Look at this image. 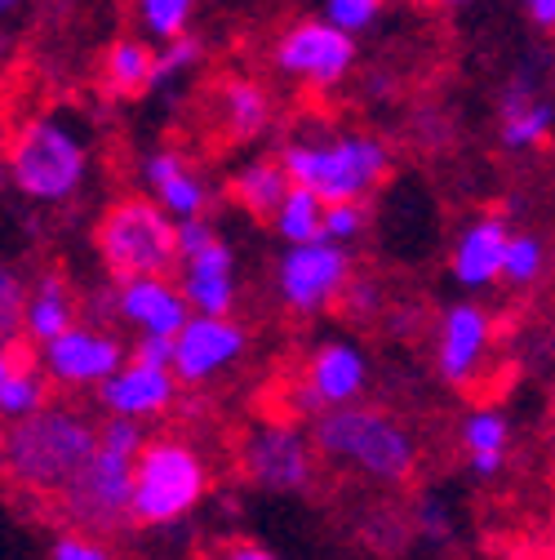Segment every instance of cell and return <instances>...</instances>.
Listing matches in <instances>:
<instances>
[{
	"label": "cell",
	"instance_id": "cell-10",
	"mask_svg": "<svg viewBox=\"0 0 555 560\" xmlns=\"http://www.w3.org/2000/svg\"><path fill=\"white\" fill-rule=\"evenodd\" d=\"M275 72L307 90H333L356 72V36L333 27L329 19L290 23L271 49Z\"/></svg>",
	"mask_w": 555,
	"mask_h": 560
},
{
	"label": "cell",
	"instance_id": "cell-40",
	"mask_svg": "<svg viewBox=\"0 0 555 560\" xmlns=\"http://www.w3.org/2000/svg\"><path fill=\"white\" fill-rule=\"evenodd\" d=\"M223 551H227V556H245V560H267V556H271L267 542H227Z\"/></svg>",
	"mask_w": 555,
	"mask_h": 560
},
{
	"label": "cell",
	"instance_id": "cell-42",
	"mask_svg": "<svg viewBox=\"0 0 555 560\" xmlns=\"http://www.w3.org/2000/svg\"><path fill=\"white\" fill-rule=\"evenodd\" d=\"M10 183H14V178H10V156H5V152H0V191H5Z\"/></svg>",
	"mask_w": 555,
	"mask_h": 560
},
{
	"label": "cell",
	"instance_id": "cell-31",
	"mask_svg": "<svg viewBox=\"0 0 555 560\" xmlns=\"http://www.w3.org/2000/svg\"><path fill=\"white\" fill-rule=\"evenodd\" d=\"M27 290H32V280L14 262H0V338H10V342L23 338Z\"/></svg>",
	"mask_w": 555,
	"mask_h": 560
},
{
	"label": "cell",
	"instance_id": "cell-44",
	"mask_svg": "<svg viewBox=\"0 0 555 560\" xmlns=\"http://www.w3.org/2000/svg\"><path fill=\"white\" fill-rule=\"evenodd\" d=\"M0 445H5V418H0Z\"/></svg>",
	"mask_w": 555,
	"mask_h": 560
},
{
	"label": "cell",
	"instance_id": "cell-6",
	"mask_svg": "<svg viewBox=\"0 0 555 560\" xmlns=\"http://www.w3.org/2000/svg\"><path fill=\"white\" fill-rule=\"evenodd\" d=\"M210 494V458L182 436H147L133 463L129 516L143 529H169L187 521Z\"/></svg>",
	"mask_w": 555,
	"mask_h": 560
},
{
	"label": "cell",
	"instance_id": "cell-25",
	"mask_svg": "<svg viewBox=\"0 0 555 560\" xmlns=\"http://www.w3.org/2000/svg\"><path fill=\"white\" fill-rule=\"evenodd\" d=\"M152 67H156V49L147 36H120L107 45L98 77L111 98H138L152 90Z\"/></svg>",
	"mask_w": 555,
	"mask_h": 560
},
{
	"label": "cell",
	"instance_id": "cell-28",
	"mask_svg": "<svg viewBox=\"0 0 555 560\" xmlns=\"http://www.w3.org/2000/svg\"><path fill=\"white\" fill-rule=\"evenodd\" d=\"M200 10V0H133V19H138V32L147 40H169V36H182L191 32V19Z\"/></svg>",
	"mask_w": 555,
	"mask_h": 560
},
{
	"label": "cell",
	"instance_id": "cell-19",
	"mask_svg": "<svg viewBox=\"0 0 555 560\" xmlns=\"http://www.w3.org/2000/svg\"><path fill=\"white\" fill-rule=\"evenodd\" d=\"M507 241H511V223L503 214H480L471 219L453 249H449V271L462 290L480 294L503 285V262H507Z\"/></svg>",
	"mask_w": 555,
	"mask_h": 560
},
{
	"label": "cell",
	"instance_id": "cell-21",
	"mask_svg": "<svg viewBox=\"0 0 555 560\" xmlns=\"http://www.w3.org/2000/svg\"><path fill=\"white\" fill-rule=\"evenodd\" d=\"M214 120H219V133L227 143H258V138L271 129V116H275V103L271 94L249 81V77H227L219 90H214Z\"/></svg>",
	"mask_w": 555,
	"mask_h": 560
},
{
	"label": "cell",
	"instance_id": "cell-4",
	"mask_svg": "<svg viewBox=\"0 0 555 560\" xmlns=\"http://www.w3.org/2000/svg\"><path fill=\"white\" fill-rule=\"evenodd\" d=\"M311 441L324 463L356 471L374 485H404L418 467L413 432L378 405H333L311 418Z\"/></svg>",
	"mask_w": 555,
	"mask_h": 560
},
{
	"label": "cell",
	"instance_id": "cell-43",
	"mask_svg": "<svg viewBox=\"0 0 555 560\" xmlns=\"http://www.w3.org/2000/svg\"><path fill=\"white\" fill-rule=\"evenodd\" d=\"M440 5H471V0H440Z\"/></svg>",
	"mask_w": 555,
	"mask_h": 560
},
{
	"label": "cell",
	"instance_id": "cell-37",
	"mask_svg": "<svg viewBox=\"0 0 555 560\" xmlns=\"http://www.w3.org/2000/svg\"><path fill=\"white\" fill-rule=\"evenodd\" d=\"M129 357L152 361V365H174V334H138Z\"/></svg>",
	"mask_w": 555,
	"mask_h": 560
},
{
	"label": "cell",
	"instance_id": "cell-20",
	"mask_svg": "<svg viewBox=\"0 0 555 560\" xmlns=\"http://www.w3.org/2000/svg\"><path fill=\"white\" fill-rule=\"evenodd\" d=\"M143 187H147V196H152L161 209H169L178 223H182V219L210 214V200H214V191H210V183H204V174H200L182 152H174V148H161V152H152V156L143 161Z\"/></svg>",
	"mask_w": 555,
	"mask_h": 560
},
{
	"label": "cell",
	"instance_id": "cell-3",
	"mask_svg": "<svg viewBox=\"0 0 555 560\" xmlns=\"http://www.w3.org/2000/svg\"><path fill=\"white\" fill-rule=\"evenodd\" d=\"M147 445V428L138 418H120L107 413L98 423V445L85 458V467L67 480L62 489V516L72 521V529L111 538L125 525H133L129 516V499H133V463L138 450Z\"/></svg>",
	"mask_w": 555,
	"mask_h": 560
},
{
	"label": "cell",
	"instance_id": "cell-9",
	"mask_svg": "<svg viewBox=\"0 0 555 560\" xmlns=\"http://www.w3.org/2000/svg\"><path fill=\"white\" fill-rule=\"evenodd\" d=\"M346 280H352V254H346V245L329 236L298 241V245H285L281 262H275V299L294 316H320L338 307Z\"/></svg>",
	"mask_w": 555,
	"mask_h": 560
},
{
	"label": "cell",
	"instance_id": "cell-16",
	"mask_svg": "<svg viewBox=\"0 0 555 560\" xmlns=\"http://www.w3.org/2000/svg\"><path fill=\"white\" fill-rule=\"evenodd\" d=\"M103 413H120V418H138V423H152V418H165L178 396H182V378L174 374V365H152L129 357L98 392Z\"/></svg>",
	"mask_w": 555,
	"mask_h": 560
},
{
	"label": "cell",
	"instance_id": "cell-33",
	"mask_svg": "<svg viewBox=\"0 0 555 560\" xmlns=\"http://www.w3.org/2000/svg\"><path fill=\"white\" fill-rule=\"evenodd\" d=\"M365 223H369L365 200H329L324 209V236L338 245H356L365 236Z\"/></svg>",
	"mask_w": 555,
	"mask_h": 560
},
{
	"label": "cell",
	"instance_id": "cell-13",
	"mask_svg": "<svg viewBox=\"0 0 555 560\" xmlns=\"http://www.w3.org/2000/svg\"><path fill=\"white\" fill-rule=\"evenodd\" d=\"M249 347V334L232 316H204L191 312V320L174 334V374L182 387H204L219 374H227Z\"/></svg>",
	"mask_w": 555,
	"mask_h": 560
},
{
	"label": "cell",
	"instance_id": "cell-26",
	"mask_svg": "<svg viewBox=\"0 0 555 560\" xmlns=\"http://www.w3.org/2000/svg\"><path fill=\"white\" fill-rule=\"evenodd\" d=\"M324 209H329V200H324L320 191L294 183V187L285 191L281 209L271 214V228H275V236H281L285 245L316 241V236H324Z\"/></svg>",
	"mask_w": 555,
	"mask_h": 560
},
{
	"label": "cell",
	"instance_id": "cell-18",
	"mask_svg": "<svg viewBox=\"0 0 555 560\" xmlns=\"http://www.w3.org/2000/svg\"><path fill=\"white\" fill-rule=\"evenodd\" d=\"M555 133V98L538 90L533 72H516L498 94V143L507 152H538Z\"/></svg>",
	"mask_w": 555,
	"mask_h": 560
},
{
	"label": "cell",
	"instance_id": "cell-22",
	"mask_svg": "<svg viewBox=\"0 0 555 560\" xmlns=\"http://www.w3.org/2000/svg\"><path fill=\"white\" fill-rule=\"evenodd\" d=\"M81 320V299L72 290V280L62 271H40L27 290V307H23V338L32 347L58 338L62 329H72Z\"/></svg>",
	"mask_w": 555,
	"mask_h": 560
},
{
	"label": "cell",
	"instance_id": "cell-35",
	"mask_svg": "<svg viewBox=\"0 0 555 560\" xmlns=\"http://www.w3.org/2000/svg\"><path fill=\"white\" fill-rule=\"evenodd\" d=\"M338 307L346 312V316H352V320H374L378 312H382V290L374 285V280H346V290H342V299H338Z\"/></svg>",
	"mask_w": 555,
	"mask_h": 560
},
{
	"label": "cell",
	"instance_id": "cell-8",
	"mask_svg": "<svg viewBox=\"0 0 555 560\" xmlns=\"http://www.w3.org/2000/svg\"><path fill=\"white\" fill-rule=\"evenodd\" d=\"M240 471L249 485L267 489V494H303L316 480L320 467V450L311 441V432H303L294 418L281 423H253L240 436Z\"/></svg>",
	"mask_w": 555,
	"mask_h": 560
},
{
	"label": "cell",
	"instance_id": "cell-38",
	"mask_svg": "<svg viewBox=\"0 0 555 560\" xmlns=\"http://www.w3.org/2000/svg\"><path fill=\"white\" fill-rule=\"evenodd\" d=\"M520 10L529 14V23H533V27L555 32V0H520Z\"/></svg>",
	"mask_w": 555,
	"mask_h": 560
},
{
	"label": "cell",
	"instance_id": "cell-5",
	"mask_svg": "<svg viewBox=\"0 0 555 560\" xmlns=\"http://www.w3.org/2000/svg\"><path fill=\"white\" fill-rule=\"evenodd\" d=\"M281 161L294 183L320 191L324 200H369L387 174L391 152L378 133L365 129H324V133H290Z\"/></svg>",
	"mask_w": 555,
	"mask_h": 560
},
{
	"label": "cell",
	"instance_id": "cell-1",
	"mask_svg": "<svg viewBox=\"0 0 555 560\" xmlns=\"http://www.w3.org/2000/svg\"><path fill=\"white\" fill-rule=\"evenodd\" d=\"M98 445V418L76 400H49L32 418L5 423L0 471L27 494H62Z\"/></svg>",
	"mask_w": 555,
	"mask_h": 560
},
{
	"label": "cell",
	"instance_id": "cell-24",
	"mask_svg": "<svg viewBox=\"0 0 555 560\" xmlns=\"http://www.w3.org/2000/svg\"><path fill=\"white\" fill-rule=\"evenodd\" d=\"M290 187H294V178H290L281 156H253L232 174V200L245 209V214L267 219V223H271L275 209H281Z\"/></svg>",
	"mask_w": 555,
	"mask_h": 560
},
{
	"label": "cell",
	"instance_id": "cell-34",
	"mask_svg": "<svg viewBox=\"0 0 555 560\" xmlns=\"http://www.w3.org/2000/svg\"><path fill=\"white\" fill-rule=\"evenodd\" d=\"M49 556L54 560H107L111 556V542L98 538V534H85V529H67L49 542Z\"/></svg>",
	"mask_w": 555,
	"mask_h": 560
},
{
	"label": "cell",
	"instance_id": "cell-41",
	"mask_svg": "<svg viewBox=\"0 0 555 560\" xmlns=\"http://www.w3.org/2000/svg\"><path fill=\"white\" fill-rule=\"evenodd\" d=\"M32 5V0H0V23H10V19H19L23 10Z\"/></svg>",
	"mask_w": 555,
	"mask_h": 560
},
{
	"label": "cell",
	"instance_id": "cell-39",
	"mask_svg": "<svg viewBox=\"0 0 555 560\" xmlns=\"http://www.w3.org/2000/svg\"><path fill=\"white\" fill-rule=\"evenodd\" d=\"M23 361V352H19V342H10V338H0V387H5V378L14 374V365Z\"/></svg>",
	"mask_w": 555,
	"mask_h": 560
},
{
	"label": "cell",
	"instance_id": "cell-29",
	"mask_svg": "<svg viewBox=\"0 0 555 560\" xmlns=\"http://www.w3.org/2000/svg\"><path fill=\"white\" fill-rule=\"evenodd\" d=\"M200 62H204V40L196 32H182V36L161 40L156 45V67H152V90H165V85L191 77Z\"/></svg>",
	"mask_w": 555,
	"mask_h": 560
},
{
	"label": "cell",
	"instance_id": "cell-30",
	"mask_svg": "<svg viewBox=\"0 0 555 560\" xmlns=\"http://www.w3.org/2000/svg\"><path fill=\"white\" fill-rule=\"evenodd\" d=\"M542 271H546V245L538 236H529V232H511L507 262H503V285L529 290V285H538Z\"/></svg>",
	"mask_w": 555,
	"mask_h": 560
},
{
	"label": "cell",
	"instance_id": "cell-11",
	"mask_svg": "<svg viewBox=\"0 0 555 560\" xmlns=\"http://www.w3.org/2000/svg\"><path fill=\"white\" fill-rule=\"evenodd\" d=\"M36 361L45 365L54 387H62V392H98L129 361V347L107 325L76 320L72 329H62L58 338L40 342Z\"/></svg>",
	"mask_w": 555,
	"mask_h": 560
},
{
	"label": "cell",
	"instance_id": "cell-36",
	"mask_svg": "<svg viewBox=\"0 0 555 560\" xmlns=\"http://www.w3.org/2000/svg\"><path fill=\"white\" fill-rule=\"evenodd\" d=\"M413 529H418L427 542H449L453 538V512H449V503L423 499L418 508H413Z\"/></svg>",
	"mask_w": 555,
	"mask_h": 560
},
{
	"label": "cell",
	"instance_id": "cell-23",
	"mask_svg": "<svg viewBox=\"0 0 555 560\" xmlns=\"http://www.w3.org/2000/svg\"><path fill=\"white\" fill-rule=\"evenodd\" d=\"M458 441H462L467 467H471L480 480H494V476L507 467L511 423H507V413H503L498 405H475V409H467V418H462Z\"/></svg>",
	"mask_w": 555,
	"mask_h": 560
},
{
	"label": "cell",
	"instance_id": "cell-15",
	"mask_svg": "<svg viewBox=\"0 0 555 560\" xmlns=\"http://www.w3.org/2000/svg\"><path fill=\"white\" fill-rule=\"evenodd\" d=\"M111 320L133 334H178L191 320V303L174 276H125L111 280Z\"/></svg>",
	"mask_w": 555,
	"mask_h": 560
},
{
	"label": "cell",
	"instance_id": "cell-45",
	"mask_svg": "<svg viewBox=\"0 0 555 560\" xmlns=\"http://www.w3.org/2000/svg\"><path fill=\"white\" fill-rule=\"evenodd\" d=\"M551 556H555V529H551Z\"/></svg>",
	"mask_w": 555,
	"mask_h": 560
},
{
	"label": "cell",
	"instance_id": "cell-7",
	"mask_svg": "<svg viewBox=\"0 0 555 560\" xmlns=\"http://www.w3.org/2000/svg\"><path fill=\"white\" fill-rule=\"evenodd\" d=\"M98 258L111 280L125 276H174L178 271V219L152 196H125L107 205L94 232Z\"/></svg>",
	"mask_w": 555,
	"mask_h": 560
},
{
	"label": "cell",
	"instance_id": "cell-12",
	"mask_svg": "<svg viewBox=\"0 0 555 560\" xmlns=\"http://www.w3.org/2000/svg\"><path fill=\"white\" fill-rule=\"evenodd\" d=\"M369 387V357L352 338H324L303 365V383L290 392V409L316 418L320 409L352 405Z\"/></svg>",
	"mask_w": 555,
	"mask_h": 560
},
{
	"label": "cell",
	"instance_id": "cell-27",
	"mask_svg": "<svg viewBox=\"0 0 555 560\" xmlns=\"http://www.w3.org/2000/svg\"><path fill=\"white\" fill-rule=\"evenodd\" d=\"M54 378L45 374V365L40 361H19L14 365V374L5 378V387H0V418L5 423H19V418H32L36 409H45L49 400H54Z\"/></svg>",
	"mask_w": 555,
	"mask_h": 560
},
{
	"label": "cell",
	"instance_id": "cell-17",
	"mask_svg": "<svg viewBox=\"0 0 555 560\" xmlns=\"http://www.w3.org/2000/svg\"><path fill=\"white\" fill-rule=\"evenodd\" d=\"M178 285L191 303V312L204 316H232L236 312V249L219 232L214 241H204L200 249L178 258Z\"/></svg>",
	"mask_w": 555,
	"mask_h": 560
},
{
	"label": "cell",
	"instance_id": "cell-32",
	"mask_svg": "<svg viewBox=\"0 0 555 560\" xmlns=\"http://www.w3.org/2000/svg\"><path fill=\"white\" fill-rule=\"evenodd\" d=\"M382 10H387V0H320V19H329L333 27L352 36L369 32L382 19Z\"/></svg>",
	"mask_w": 555,
	"mask_h": 560
},
{
	"label": "cell",
	"instance_id": "cell-2",
	"mask_svg": "<svg viewBox=\"0 0 555 560\" xmlns=\"http://www.w3.org/2000/svg\"><path fill=\"white\" fill-rule=\"evenodd\" d=\"M10 178L14 187L36 205H67L76 200L90 183V129L76 112L49 107L10 129Z\"/></svg>",
	"mask_w": 555,
	"mask_h": 560
},
{
	"label": "cell",
	"instance_id": "cell-14",
	"mask_svg": "<svg viewBox=\"0 0 555 560\" xmlns=\"http://www.w3.org/2000/svg\"><path fill=\"white\" fill-rule=\"evenodd\" d=\"M494 352V316L480 303H449L436 320V374L449 387H471Z\"/></svg>",
	"mask_w": 555,
	"mask_h": 560
}]
</instances>
